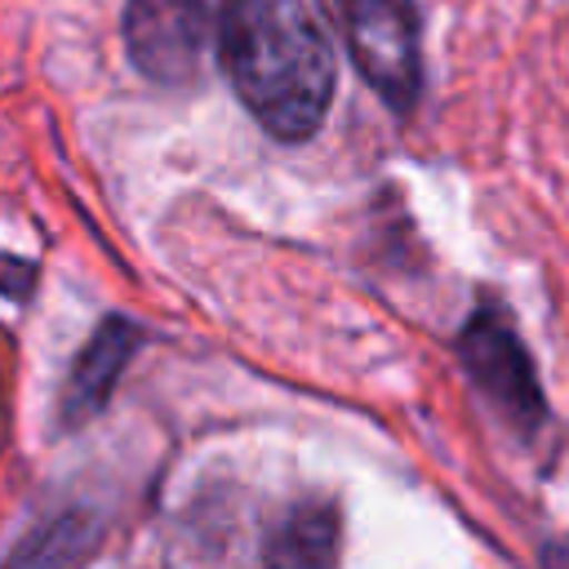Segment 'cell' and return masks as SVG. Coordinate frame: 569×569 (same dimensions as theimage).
Instances as JSON below:
<instances>
[{
	"label": "cell",
	"mask_w": 569,
	"mask_h": 569,
	"mask_svg": "<svg viewBox=\"0 0 569 569\" xmlns=\"http://www.w3.org/2000/svg\"><path fill=\"white\" fill-rule=\"evenodd\" d=\"M218 62L267 133L302 142L320 129L333 98V53L302 0H236Z\"/></svg>",
	"instance_id": "cell-1"
},
{
	"label": "cell",
	"mask_w": 569,
	"mask_h": 569,
	"mask_svg": "<svg viewBox=\"0 0 569 569\" xmlns=\"http://www.w3.org/2000/svg\"><path fill=\"white\" fill-rule=\"evenodd\" d=\"M236 0H129V58L160 84H187L218 58V36Z\"/></svg>",
	"instance_id": "cell-2"
},
{
	"label": "cell",
	"mask_w": 569,
	"mask_h": 569,
	"mask_svg": "<svg viewBox=\"0 0 569 569\" xmlns=\"http://www.w3.org/2000/svg\"><path fill=\"white\" fill-rule=\"evenodd\" d=\"M333 9L365 80L382 93V102L405 111L418 98V80H422L413 4L409 0H333Z\"/></svg>",
	"instance_id": "cell-3"
},
{
	"label": "cell",
	"mask_w": 569,
	"mask_h": 569,
	"mask_svg": "<svg viewBox=\"0 0 569 569\" xmlns=\"http://www.w3.org/2000/svg\"><path fill=\"white\" fill-rule=\"evenodd\" d=\"M462 360L471 369V378L480 382V391L498 405V413L516 427V431H538L542 422V396H538V378L533 365L520 347V338L498 320V316H476L462 333Z\"/></svg>",
	"instance_id": "cell-4"
},
{
	"label": "cell",
	"mask_w": 569,
	"mask_h": 569,
	"mask_svg": "<svg viewBox=\"0 0 569 569\" xmlns=\"http://www.w3.org/2000/svg\"><path fill=\"white\" fill-rule=\"evenodd\" d=\"M338 547H342L338 507L311 498L289 507L271 525L258 551V569H338Z\"/></svg>",
	"instance_id": "cell-5"
},
{
	"label": "cell",
	"mask_w": 569,
	"mask_h": 569,
	"mask_svg": "<svg viewBox=\"0 0 569 569\" xmlns=\"http://www.w3.org/2000/svg\"><path fill=\"white\" fill-rule=\"evenodd\" d=\"M133 342H138V333L124 320H107L98 329V338L84 347V356L76 360V373L67 382V400H62L67 422H80V418H89V413L102 409V400L111 396L120 369L129 365Z\"/></svg>",
	"instance_id": "cell-6"
},
{
	"label": "cell",
	"mask_w": 569,
	"mask_h": 569,
	"mask_svg": "<svg viewBox=\"0 0 569 569\" xmlns=\"http://www.w3.org/2000/svg\"><path fill=\"white\" fill-rule=\"evenodd\" d=\"M93 542H98L93 520L80 516V511H67V516L40 525V529L4 560V569H80V565L93 556Z\"/></svg>",
	"instance_id": "cell-7"
},
{
	"label": "cell",
	"mask_w": 569,
	"mask_h": 569,
	"mask_svg": "<svg viewBox=\"0 0 569 569\" xmlns=\"http://www.w3.org/2000/svg\"><path fill=\"white\" fill-rule=\"evenodd\" d=\"M0 289H4V293H13V298H18V293H27V289H31V271H27V267H18V262H9V258H0Z\"/></svg>",
	"instance_id": "cell-8"
},
{
	"label": "cell",
	"mask_w": 569,
	"mask_h": 569,
	"mask_svg": "<svg viewBox=\"0 0 569 569\" xmlns=\"http://www.w3.org/2000/svg\"><path fill=\"white\" fill-rule=\"evenodd\" d=\"M547 569H569V551H556V556L547 560Z\"/></svg>",
	"instance_id": "cell-9"
}]
</instances>
